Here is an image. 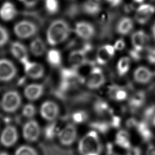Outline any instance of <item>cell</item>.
Returning a JSON list of instances; mask_svg holds the SVG:
<instances>
[{"instance_id":"cell-55","label":"cell","mask_w":155,"mask_h":155,"mask_svg":"<svg viewBox=\"0 0 155 155\" xmlns=\"http://www.w3.org/2000/svg\"><path fill=\"white\" fill-rule=\"evenodd\" d=\"M152 1H154V2H155V0H152Z\"/></svg>"},{"instance_id":"cell-38","label":"cell","mask_w":155,"mask_h":155,"mask_svg":"<svg viewBox=\"0 0 155 155\" xmlns=\"http://www.w3.org/2000/svg\"><path fill=\"white\" fill-rule=\"evenodd\" d=\"M36 107L32 104H27L25 105L22 110V115L28 119L33 117L36 114Z\"/></svg>"},{"instance_id":"cell-47","label":"cell","mask_w":155,"mask_h":155,"mask_svg":"<svg viewBox=\"0 0 155 155\" xmlns=\"http://www.w3.org/2000/svg\"><path fill=\"white\" fill-rule=\"evenodd\" d=\"M26 7H32L35 6L39 0H20Z\"/></svg>"},{"instance_id":"cell-49","label":"cell","mask_w":155,"mask_h":155,"mask_svg":"<svg viewBox=\"0 0 155 155\" xmlns=\"http://www.w3.org/2000/svg\"><path fill=\"white\" fill-rule=\"evenodd\" d=\"M106 155H120L118 153H117L113 149V146L109 143L107 145V153Z\"/></svg>"},{"instance_id":"cell-46","label":"cell","mask_w":155,"mask_h":155,"mask_svg":"<svg viewBox=\"0 0 155 155\" xmlns=\"http://www.w3.org/2000/svg\"><path fill=\"white\" fill-rule=\"evenodd\" d=\"M105 2L111 7H117L122 4L123 0H105Z\"/></svg>"},{"instance_id":"cell-53","label":"cell","mask_w":155,"mask_h":155,"mask_svg":"<svg viewBox=\"0 0 155 155\" xmlns=\"http://www.w3.org/2000/svg\"><path fill=\"white\" fill-rule=\"evenodd\" d=\"M0 155H9V154H8V153L5 151H2V152H0Z\"/></svg>"},{"instance_id":"cell-16","label":"cell","mask_w":155,"mask_h":155,"mask_svg":"<svg viewBox=\"0 0 155 155\" xmlns=\"http://www.w3.org/2000/svg\"><path fill=\"white\" fill-rule=\"evenodd\" d=\"M68 61L71 65V67L76 69H78L85 65H89L92 67L86 53L81 48L74 50L70 52L68 57Z\"/></svg>"},{"instance_id":"cell-43","label":"cell","mask_w":155,"mask_h":155,"mask_svg":"<svg viewBox=\"0 0 155 155\" xmlns=\"http://www.w3.org/2000/svg\"><path fill=\"white\" fill-rule=\"evenodd\" d=\"M113 46L116 50L121 51V50H124L125 47V42L124 39L122 38L118 39L116 41Z\"/></svg>"},{"instance_id":"cell-50","label":"cell","mask_w":155,"mask_h":155,"mask_svg":"<svg viewBox=\"0 0 155 155\" xmlns=\"http://www.w3.org/2000/svg\"><path fill=\"white\" fill-rule=\"evenodd\" d=\"M146 155H155V145H150L147 150Z\"/></svg>"},{"instance_id":"cell-34","label":"cell","mask_w":155,"mask_h":155,"mask_svg":"<svg viewBox=\"0 0 155 155\" xmlns=\"http://www.w3.org/2000/svg\"><path fill=\"white\" fill-rule=\"evenodd\" d=\"M82 12L81 6L76 3L71 4L66 8L65 12V15L71 19H74L79 16V15Z\"/></svg>"},{"instance_id":"cell-35","label":"cell","mask_w":155,"mask_h":155,"mask_svg":"<svg viewBox=\"0 0 155 155\" xmlns=\"http://www.w3.org/2000/svg\"><path fill=\"white\" fill-rule=\"evenodd\" d=\"M15 155H38V154L32 147L24 145L19 147L16 150Z\"/></svg>"},{"instance_id":"cell-14","label":"cell","mask_w":155,"mask_h":155,"mask_svg":"<svg viewBox=\"0 0 155 155\" xmlns=\"http://www.w3.org/2000/svg\"><path fill=\"white\" fill-rule=\"evenodd\" d=\"M115 48L110 44H104L98 48L95 54L96 63L105 65L114 56Z\"/></svg>"},{"instance_id":"cell-39","label":"cell","mask_w":155,"mask_h":155,"mask_svg":"<svg viewBox=\"0 0 155 155\" xmlns=\"http://www.w3.org/2000/svg\"><path fill=\"white\" fill-rule=\"evenodd\" d=\"M145 56L150 64L155 65V46L149 45L145 49Z\"/></svg>"},{"instance_id":"cell-36","label":"cell","mask_w":155,"mask_h":155,"mask_svg":"<svg viewBox=\"0 0 155 155\" xmlns=\"http://www.w3.org/2000/svg\"><path fill=\"white\" fill-rule=\"evenodd\" d=\"M45 7L49 14H56L59 8L58 0H45Z\"/></svg>"},{"instance_id":"cell-8","label":"cell","mask_w":155,"mask_h":155,"mask_svg":"<svg viewBox=\"0 0 155 155\" xmlns=\"http://www.w3.org/2000/svg\"><path fill=\"white\" fill-rule=\"evenodd\" d=\"M22 136L24 140L28 142H34L38 140L41 129L37 121L30 119L26 122L22 127Z\"/></svg>"},{"instance_id":"cell-6","label":"cell","mask_w":155,"mask_h":155,"mask_svg":"<svg viewBox=\"0 0 155 155\" xmlns=\"http://www.w3.org/2000/svg\"><path fill=\"white\" fill-rule=\"evenodd\" d=\"M105 81L106 78L104 71L99 67L95 65L91 67L85 84L88 88L97 90L102 87Z\"/></svg>"},{"instance_id":"cell-41","label":"cell","mask_w":155,"mask_h":155,"mask_svg":"<svg viewBox=\"0 0 155 155\" xmlns=\"http://www.w3.org/2000/svg\"><path fill=\"white\" fill-rule=\"evenodd\" d=\"M9 39V34L5 28L0 25V47L5 45Z\"/></svg>"},{"instance_id":"cell-26","label":"cell","mask_w":155,"mask_h":155,"mask_svg":"<svg viewBox=\"0 0 155 155\" xmlns=\"http://www.w3.org/2000/svg\"><path fill=\"white\" fill-rule=\"evenodd\" d=\"M17 14V10L10 2H4L0 8V18L5 21H10L15 18Z\"/></svg>"},{"instance_id":"cell-37","label":"cell","mask_w":155,"mask_h":155,"mask_svg":"<svg viewBox=\"0 0 155 155\" xmlns=\"http://www.w3.org/2000/svg\"><path fill=\"white\" fill-rule=\"evenodd\" d=\"M155 115V104H151L148 105L143 111L142 116L143 120L148 123L152 121L153 117Z\"/></svg>"},{"instance_id":"cell-25","label":"cell","mask_w":155,"mask_h":155,"mask_svg":"<svg viewBox=\"0 0 155 155\" xmlns=\"http://www.w3.org/2000/svg\"><path fill=\"white\" fill-rule=\"evenodd\" d=\"M134 28L133 21L128 16L120 18L115 27L116 31L120 35L125 36L128 35Z\"/></svg>"},{"instance_id":"cell-45","label":"cell","mask_w":155,"mask_h":155,"mask_svg":"<svg viewBox=\"0 0 155 155\" xmlns=\"http://www.w3.org/2000/svg\"><path fill=\"white\" fill-rule=\"evenodd\" d=\"M137 123H138V121L136 118L131 117L127 120V121L126 122V125L127 127H128L130 128H135Z\"/></svg>"},{"instance_id":"cell-44","label":"cell","mask_w":155,"mask_h":155,"mask_svg":"<svg viewBox=\"0 0 155 155\" xmlns=\"http://www.w3.org/2000/svg\"><path fill=\"white\" fill-rule=\"evenodd\" d=\"M142 152L139 147L137 146H131L127 150V155H141Z\"/></svg>"},{"instance_id":"cell-10","label":"cell","mask_w":155,"mask_h":155,"mask_svg":"<svg viewBox=\"0 0 155 155\" xmlns=\"http://www.w3.org/2000/svg\"><path fill=\"white\" fill-rule=\"evenodd\" d=\"M146 100L147 92L145 90L135 91L129 97L127 108L132 113H135L142 108L145 104Z\"/></svg>"},{"instance_id":"cell-56","label":"cell","mask_w":155,"mask_h":155,"mask_svg":"<svg viewBox=\"0 0 155 155\" xmlns=\"http://www.w3.org/2000/svg\"><path fill=\"white\" fill-rule=\"evenodd\" d=\"M154 75H155V71H154Z\"/></svg>"},{"instance_id":"cell-20","label":"cell","mask_w":155,"mask_h":155,"mask_svg":"<svg viewBox=\"0 0 155 155\" xmlns=\"http://www.w3.org/2000/svg\"><path fill=\"white\" fill-rule=\"evenodd\" d=\"M94 112L100 116H111L113 114V110L108 103L104 99L97 97L92 103Z\"/></svg>"},{"instance_id":"cell-2","label":"cell","mask_w":155,"mask_h":155,"mask_svg":"<svg viewBox=\"0 0 155 155\" xmlns=\"http://www.w3.org/2000/svg\"><path fill=\"white\" fill-rule=\"evenodd\" d=\"M78 148L81 155H101L102 145L97 131L87 132L80 139Z\"/></svg>"},{"instance_id":"cell-33","label":"cell","mask_w":155,"mask_h":155,"mask_svg":"<svg viewBox=\"0 0 155 155\" xmlns=\"http://www.w3.org/2000/svg\"><path fill=\"white\" fill-rule=\"evenodd\" d=\"M90 126L93 129L97 130L102 133H105L110 128L111 125L109 121L106 120H96L90 123Z\"/></svg>"},{"instance_id":"cell-54","label":"cell","mask_w":155,"mask_h":155,"mask_svg":"<svg viewBox=\"0 0 155 155\" xmlns=\"http://www.w3.org/2000/svg\"><path fill=\"white\" fill-rule=\"evenodd\" d=\"M152 124H153V126H154L155 127V115H154V116L153 117V119H152Z\"/></svg>"},{"instance_id":"cell-27","label":"cell","mask_w":155,"mask_h":155,"mask_svg":"<svg viewBox=\"0 0 155 155\" xmlns=\"http://www.w3.org/2000/svg\"><path fill=\"white\" fill-rule=\"evenodd\" d=\"M115 143L119 147L128 150L131 147V138L129 133L125 130H119L115 136Z\"/></svg>"},{"instance_id":"cell-5","label":"cell","mask_w":155,"mask_h":155,"mask_svg":"<svg viewBox=\"0 0 155 155\" xmlns=\"http://www.w3.org/2000/svg\"><path fill=\"white\" fill-rule=\"evenodd\" d=\"M38 28L36 24L28 20H21L16 23L13 31L16 36L22 39H28L36 35Z\"/></svg>"},{"instance_id":"cell-11","label":"cell","mask_w":155,"mask_h":155,"mask_svg":"<svg viewBox=\"0 0 155 155\" xmlns=\"http://www.w3.org/2000/svg\"><path fill=\"white\" fill-rule=\"evenodd\" d=\"M40 114L44 119L53 122L58 117L59 114V107L53 101H45L41 105Z\"/></svg>"},{"instance_id":"cell-31","label":"cell","mask_w":155,"mask_h":155,"mask_svg":"<svg viewBox=\"0 0 155 155\" xmlns=\"http://www.w3.org/2000/svg\"><path fill=\"white\" fill-rule=\"evenodd\" d=\"M130 64L131 59L129 57L124 56L121 58L119 60L116 67L118 76L120 77H123L125 76L130 70Z\"/></svg>"},{"instance_id":"cell-28","label":"cell","mask_w":155,"mask_h":155,"mask_svg":"<svg viewBox=\"0 0 155 155\" xmlns=\"http://www.w3.org/2000/svg\"><path fill=\"white\" fill-rule=\"evenodd\" d=\"M45 45L41 38L36 37L30 42V51L35 56H41L45 53Z\"/></svg>"},{"instance_id":"cell-23","label":"cell","mask_w":155,"mask_h":155,"mask_svg":"<svg viewBox=\"0 0 155 155\" xmlns=\"http://www.w3.org/2000/svg\"><path fill=\"white\" fill-rule=\"evenodd\" d=\"M44 88L42 84H31L27 85L24 90L25 97L29 101H36L41 97Z\"/></svg>"},{"instance_id":"cell-32","label":"cell","mask_w":155,"mask_h":155,"mask_svg":"<svg viewBox=\"0 0 155 155\" xmlns=\"http://www.w3.org/2000/svg\"><path fill=\"white\" fill-rule=\"evenodd\" d=\"M89 118L88 113L84 110H79L74 111L71 114V119L74 124H82Z\"/></svg>"},{"instance_id":"cell-42","label":"cell","mask_w":155,"mask_h":155,"mask_svg":"<svg viewBox=\"0 0 155 155\" xmlns=\"http://www.w3.org/2000/svg\"><path fill=\"white\" fill-rule=\"evenodd\" d=\"M56 133L58 134L55 123L50 124L45 128V134L47 138L53 137Z\"/></svg>"},{"instance_id":"cell-7","label":"cell","mask_w":155,"mask_h":155,"mask_svg":"<svg viewBox=\"0 0 155 155\" xmlns=\"http://www.w3.org/2000/svg\"><path fill=\"white\" fill-rule=\"evenodd\" d=\"M77 134L75 125L73 124H68L58 131L57 135L61 144L67 147L74 143L77 138Z\"/></svg>"},{"instance_id":"cell-21","label":"cell","mask_w":155,"mask_h":155,"mask_svg":"<svg viewBox=\"0 0 155 155\" xmlns=\"http://www.w3.org/2000/svg\"><path fill=\"white\" fill-rule=\"evenodd\" d=\"M153 73L151 70L144 66H140L135 69L133 73V78L135 82L140 84L149 83L153 79Z\"/></svg>"},{"instance_id":"cell-13","label":"cell","mask_w":155,"mask_h":155,"mask_svg":"<svg viewBox=\"0 0 155 155\" xmlns=\"http://www.w3.org/2000/svg\"><path fill=\"white\" fill-rule=\"evenodd\" d=\"M154 13L155 6L149 4H142L136 11L134 19L138 24L144 25L150 20Z\"/></svg>"},{"instance_id":"cell-40","label":"cell","mask_w":155,"mask_h":155,"mask_svg":"<svg viewBox=\"0 0 155 155\" xmlns=\"http://www.w3.org/2000/svg\"><path fill=\"white\" fill-rule=\"evenodd\" d=\"M143 51H139L134 48H131L128 51V54L132 61L134 62H139L144 56L143 53Z\"/></svg>"},{"instance_id":"cell-24","label":"cell","mask_w":155,"mask_h":155,"mask_svg":"<svg viewBox=\"0 0 155 155\" xmlns=\"http://www.w3.org/2000/svg\"><path fill=\"white\" fill-rule=\"evenodd\" d=\"M10 51L13 56L22 64L28 60V51L26 47L20 42H13L10 45Z\"/></svg>"},{"instance_id":"cell-52","label":"cell","mask_w":155,"mask_h":155,"mask_svg":"<svg viewBox=\"0 0 155 155\" xmlns=\"http://www.w3.org/2000/svg\"><path fill=\"white\" fill-rule=\"evenodd\" d=\"M134 2H136V3H139V4H140V3H142L145 0H133Z\"/></svg>"},{"instance_id":"cell-19","label":"cell","mask_w":155,"mask_h":155,"mask_svg":"<svg viewBox=\"0 0 155 155\" xmlns=\"http://www.w3.org/2000/svg\"><path fill=\"white\" fill-rule=\"evenodd\" d=\"M128 89L118 84H112L108 88V96L109 98L116 102H122L127 99Z\"/></svg>"},{"instance_id":"cell-51","label":"cell","mask_w":155,"mask_h":155,"mask_svg":"<svg viewBox=\"0 0 155 155\" xmlns=\"http://www.w3.org/2000/svg\"><path fill=\"white\" fill-rule=\"evenodd\" d=\"M152 35H153L154 39L155 41V22L153 24V25L152 26Z\"/></svg>"},{"instance_id":"cell-48","label":"cell","mask_w":155,"mask_h":155,"mask_svg":"<svg viewBox=\"0 0 155 155\" xmlns=\"http://www.w3.org/2000/svg\"><path fill=\"white\" fill-rule=\"evenodd\" d=\"M135 8V7L134 5L131 4H125L124 7H123V11L125 13H131Z\"/></svg>"},{"instance_id":"cell-29","label":"cell","mask_w":155,"mask_h":155,"mask_svg":"<svg viewBox=\"0 0 155 155\" xmlns=\"http://www.w3.org/2000/svg\"><path fill=\"white\" fill-rule=\"evenodd\" d=\"M135 128L143 140L148 141L152 138V131L148 125V123L146 121L143 120L139 122L138 121Z\"/></svg>"},{"instance_id":"cell-1","label":"cell","mask_w":155,"mask_h":155,"mask_svg":"<svg viewBox=\"0 0 155 155\" xmlns=\"http://www.w3.org/2000/svg\"><path fill=\"white\" fill-rule=\"evenodd\" d=\"M70 33V27L65 20L55 19L50 23L47 30V42L49 45L55 46L67 40Z\"/></svg>"},{"instance_id":"cell-22","label":"cell","mask_w":155,"mask_h":155,"mask_svg":"<svg viewBox=\"0 0 155 155\" xmlns=\"http://www.w3.org/2000/svg\"><path fill=\"white\" fill-rule=\"evenodd\" d=\"M82 12L90 16H97L102 10L101 0H85L81 5Z\"/></svg>"},{"instance_id":"cell-17","label":"cell","mask_w":155,"mask_h":155,"mask_svg":"<svg viewBox=\"0 0 155 155\" xmlns=\"http://www.w3.org/2000/svg\"><path fill=\"white\" fill-rule=\"evenodd\" d=\"M150 38L149 35L142 30L134 32L131 36V43L133 48L139 51H144L150 45Z\"/></svg>"},{"instance_id":"cell-15","label":"cell","mask_w":155,"mask_h":155,"mask_svg":"<svg viewBox=\"0 0 155 155\" xmlns=\"http://www.w3.org/2000/svg\"><path fill=\"white\" fill-rule=\"evenodd\" d=\"M18 139V132L13 125L6 126L0 135V143L5 147L13 146Z\"/></svg>"},{"instance_id":"cell-9","label":"cell","mask_w":155,"mask_h":155,"mask_svg":"<svg viewBox=\"0 0 155 155\" xmlns=\"http://www.w3.org/2000/svg\"><path fill=\"white\" fill-rule=\"evenodd\" d=\"M74 31L81 39L88 41L96 33L95 27L87 21H79L75 24Z\"/></svg>"},{"instance_id":"cell-18","label":"cell","mask_w":155,"mask_h":155,"mask_svg":"<svg viewBox=\"0 0 155 155\" xmlns=\"http://www.w3.org/2000/svg\"><path fill=\"white\" fill-rule=\"evenodd\" d=\"M22 64L24 71L29 78L33 79H39L43 77L45 70L42 65L28 60L22 63Z\"/></svg>"},{"instance_id":"cell-30","label":"cell","mask_w":155,"mask_h":155,"mask_svg":"<svg viewBox=\"0 0 155 155\" xmlns=\"http://www.w3.org/2000/svg\"><path fill=\"white\" fill-rule=\"evenodd\" d=\"M47 60L49 64L53 67H57L60 66L62 62L61 52L55 48L49 50L47 54Z\"/></svg>"},{"instance_id":"cell-4","label":"cell","mask_w":155,"mask_h":155,"mask_svg":"<svg viewBox=\"0 0 155 155\" xmlns=\"http://www.w3.org/2000/svg\"><path fill=\"white\" fill-rule=\"evenodd\" d=\"M21 102V97L17 91L8 90L2 97L1 106L4 112L13 113L19 109Z\"/></svg>"},{"instance_id":"cell-3","label":"cell","mask_w":155,"mask_h":155,"mask_svg":"<svg viewBox=\"0 0 155 155\" xmlns=\"http://www.w3.org/2000/svg\"><path fill=\"white\" fill-rule=\"evenodd\" d=\"M119 15V12L110 11L102 14L98 17L97 23L98 25V38L101 41L109 40L112 38L113 30Z\"/></svg>"},{"instance_id":"cell-12","label":"cell","mask_w":155,"mask_h":155,"mask_svg":"<svg viewBox=\"0 0 155 155\" xmlns=\"http://www.w3.org/2000/svg\"><path fill=\"white\" fill-rule=\"evenodd\" d=\"M16 73V67L10 60L6 58L0 59V81H10L15 77Z\"/></svg>"}]
</instances>
